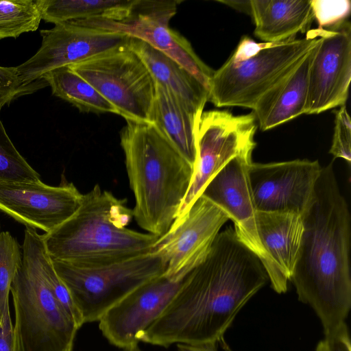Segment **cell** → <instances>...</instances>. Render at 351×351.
Masks as SVG:
<instances>
[{"label":"cell","instance_id":"cell-1","mask_svg":"<svg viewBox=\"0 0 351 351\" xmlns=\"http://www.w3.org/2000/svg\"><path fill=\"white\" fill-rule=\"evenodd\" d=\"M267 280L258 256L228 228L218 233L204 260L184 277L138 341L164 347L216 343Z\"/></svg>","mask_w":351,"mask_h":351},{"label":"cell","instance_id":"cell-2","mask_svg":"<svg viewBox=\"0 0 351 351\" xmlns=\"http://www.w3.org/2000/svg\"><path fill=\"white\" fill-rule=\"evenodd\" d=\"M290 281L317 314L324 334L345 324L351 306L350 214L333 169L322 167Z\"/></svg>","mask_w":351,"mask_h":351},{"label":"cell","instance_id":"cell-3","mask_svg":"<svg viewBox=\"0 0 351 351\" xmlns=\"http://www.w3.org/2000/svg\"><path fill=\"white\" fill-rule=\"evenodd\" d=\"M125 121L120 143L135 199L133 217L159 237L175 221L194 167L153 123Z\"/></svg>","mask_w":351,"mask_h":351},{"label":"cell","instance_id":"cell-4","mask_svg":"<svg viewBox=\"0 0 351 351\" xmlns=\"http://www.w3.org/2000/svg\"><path fill=\"white\" fill-rule=\"evenodd\" d=\"M132 209L98 184L86 194L76 212L42 234L54 261L75 265L104 264L147 254L158 238L130 229Z\"/></svg>","mask_w":351,"mask_h":351},{"label":"cell","instance_id":"cell-5","mask_svg":"<svg viewBox=\"0 0 351 351\" xmlns=\"http://www.w3.org/2000/svg\"><path fill=\"white\" fill-rule=\"evenodd\" d=\"M42 235L27 227L22 262L12 282L16 351H72L79 329L54 298L43 273Z\"/></svg>","mask_w":351,"mask_h":351},{"label":"cell","instance_id":"cell-6","mask_svg":"<svg viewBox=\"0 0 351 351\" xmlns=\"http://www.w3.org/2000/svg\"><path fill=\"white\" fill-rule=\"evenodd\" d=\"M318 41L317 29H313L304 38L276 43L247 60L235 62L228 59L214 71L208 101L216 107L239 106L254 110Z\"/></svg>","mask_w":351,"mask_h":351},{"label":"cell","instance_id":"cell-7","mask_svg":"<svg viewBox=\"0 0 351 351\" xmlns=\"http://www.w3.org/2000/svg\"><path fill=\"white\" fill-rule=\"evenodd\" d=\"M52 262L84 324L99 322L112 306L138 287L162 275L167 268L160 257L149 252L98 265Z\"/></svg>","mask_w":351,"mask_h":351},{"label":"cell","instance_id":"cell-8","mask_svg":"<svg viewBox=\"0 0 351 351\" xmlns=\"http://www.w3.org/2000/svg\"><path fill=\"white\" fill-rule=\"evenodd\" d=\"M69 66L110 103L117 114L125 120L151 122L156 82L128 43Z\"/></svg>","mask_w":351,"mask_h":351},{"label":"cell","instance_id":"cell-9","mask_svg":"<svg viewBox=\"0 0 351 351\" xmlns=\"http://www.w3.org/2000/svg\"><path fill=\"white\" fill-rule=\"evenodd\" d=\"M256 129L254 112L234 115L228 110L203 111L196 132L193 173L176 218L190 208L211 179L232 158L252 154Z\"/></svg>","mask_w":351,"mask_h":351},{"label":"cell","instance_id":"cell-10","mask_svg":"<svg viewBox=\"0 0 351 351\" xmlns=\"http://www.w3.org/2000/svg\"><path fill=\"white\" fill-rule=\"evenodd\" d=\"M180 1L136 0L130 14L121 21H75L88 27L125 34L141 40L176 60L209 91L214 73L195 53L191 43L169 28Z\"/></svg>","mask_w":351,"mask_h":351},{"label":"cell","instance_id":"cell-11","mask_svg":"<svg viewBox=\"0 0 351 351\" xmlns=\"http://www.w3.org/2000/svg\"><path fill=\"white\" fill-rule=\"evenodd\" d=\"M252 154L232 158L208 183L203 195L221 208L234 223L238 239L261 261L272 289L278 293L287 290L274 262L265 249L259 234L257 210L251 191L248 167Z\"/></svg>","mask_w":351,"mask_h":351},{"label":"cell","instance_id":"cell-12","mask_svg":"<svg viewBox=\"0 0 351 351\" xmlns=\"http://www.w3.org/2000/svg\"><path fill=\"white\" fill-rule=\"evenodd\" d=\"M228 219L221 208L201 195L182 216L175 219L165 234L157 239L149 252L166 264V277L181 281L204 260Z\"/></svg>","mask_w":351,"mask_h":351},{"label":"cell","instance_id":"cell-13","mask_svg":"<svg viewBox=\"0 0 351 351\" xmlns=\"http://www.w3.org/2000/svg\"><path fill=\"white\" fill-rule=\"evenodd\" d=\"M40 33L43 40L38 51L16 66L24 84L42 80L45 73L56 68L125 45L130 39L125 34L88 27L76 21L57 24Z\"/></svg>","mask_w":351,"mask_h":351},{"label":"cell","instance_id":"cell-14","mask_svg":"<svg viewBox=\"0 0 351 351\" xmlns=\"http://www.w3.org/2000/svg\"><path fill=\"white\" fill-rule=\"evenodd\" d=\"M322 167L318 160L256 163L248 167L256 210L303 215L311 207Z\"/></svg>","mask_w":351,"mask_h":351},{"label":"cell","instance_id":"cell-15","mask_svg":"<svg viewBox=\"0 0 351 351\" xmlns=\"http://www.w3.org/2000/svg\"><path fill=\"white\" fill-rule=\"evenodd\" d=\"M316 29L319 40L310 65L304 114L345 105L351 80L350 23Z\"/></svg>","mask_w":351,"mask_h":351},{"label":"cell","instance_id":"cell-16","mask_svg":"<svg viewBox=\"0 0 351 351\" xmlns=\"http://www.w3.org/2000/svg\"><path fill=\"white\" fill-rule=\"evenodd\" d=\"M83 198L72 182L59 186L0 182V210L34 229L49 232L71 217Z\"/></svg>","mask_w":351,"mask_h":351},{"label":"cell","instance_id":"cell-17","mask_svg":"<svg viewBox=\"0 0 351 351\" xmlns=\"http://www.w3.org/2000/svg\"><path fill=\"white\" fill-rule=\"evenodd\" d=\"M182 280L173 281L163 274L134 289L99 320L104 337L120 348L137 346L138 336L162 313Z\"/></svg>","mask_w":351,"mask_h":351},{"label":"cell","instance_id":"cell-18","mask_svg":"<svg viewBox=\"0 0 351 351\" xmlns=\"http://www.w3.org/2000/svg\"><path fill=\"white\" fill-rule=\"evenodd\" d=\"M317 43L291 74L265 96L253 110L261 130L276 128L304 114L309 69Z\"/></svg>","mask_w":351,"mask_h":351},{"label":"cell","instance_id":"cell-19","mask_svg":"<svg viewBox=\"0 0 351 351\" xmlns=\"http://www.w3.org/2000/svg\"><path fill=\"white\" fill-rule=\"evenodd\" d=\"M128 46L143 61L155 82L171 90L195 114L208 101L206 88L176 60L147 43L130 37Z\"/></svg>","mask_w":351,"mask_h":351},{"label":"cell","instance_id":"cell-20","mask_svg":"<svg viewBox=\"0 0 351 351\" xmlns=\"http://www.w3.org/2000/svg\"><path fill=\"white\" fill-rule=\"evenodd\" d=\"M256 37L281 43L307 32L314 16L310 0H251Z\"/></svg>","mask_w":351,"mask_h":351},{"label":"cell","instance_id":"cell-21","mask_svg":"<svg viewBox=\"0 0 351 351\" xmlns=\"http://www.w3.org/2000/svg\"><path fill=\"white\" fill-rule=\"evenodd\" d=\"M263 245L288 284L302 242L303 217L293 213L257 211Z\"/></svg>","mask_w":351,"mask_h":351},{"label":"cell","instance_id":"cell-22","mask_svg":"<svg viewBox=\"0 0 351 351\" xmlns=\"http://www.w3.org/2000/svg\"><path fill=\"white\" fill-rule=\"evenodd\" d=\"M200 117L171 90L156 83L151 122L193 167L197 159L196 132Z\"/></svg>","mask_w":351,"mask_h":351},{"label":"cell","instance_id":"cell-23","mask_svg":"<svg viewBox=\"0 0 351 351\" xmlns=\"http://www.w3.org/2000/svg\"><path fill=\"white\" fill-rule=\"evenodd\" d=\"M136 0H36L41 19L55 25L74 21H121L131 13Z\"/></svg>","mask_w":351,"mask_h":351},{"label":"cell","instance_id":"cell-24","mask_svg":"<svg viewBox=\"0 0 351 351\" xmlns=\"http://www.w3.org/2000/svg\"><path fill=\"white\" fill-rule=\"evenodd\" d=\"M43 78L51 88L53 95L68 101L80 111L117 114L111 104L69 66L51 70Z\"/></svg>","mask_w":351,"mask_h":351},{"label":"cell","instance_id":"cell-25","mask_svg":"<svg viewBox=\"0 0 351 351\" xmlns=\"http://www.w3.org/2000/svg\"><path fill=\"white\" fill-rule=\"evenodd\" d=\"M41 20L36 0H0V40L34 32Z\"/></svg>","mask_w":351,"mask_h":351},{"label":"cell","instance_id":"cell-26","mask_svg":"<svg viewBox=\"0 0 351 351\" xmlns=\"http://www.w3.org/2000/svg\"><path fill=\"white\" fill-rule=\"evenodd\" d=\"M22 262V250L8 232H0V319L1 327L13 326L10 314L11 285Z\"/></svg>","mask_w":351,"mask_h":351},{"label":"cell","instance_id":"cell-27","mask_svg":"<svg viewBox=\"0 0 351 351\" xmlns=\"http://www.w3.org/2000/svg\"><path fill=\"white\" fill-rule=\"evenodd\" d=\"M40 175L18 152L0 120V182H34Z\"/></svg>","mask_w":351,"mask_h":351},{"label":"cell","instance_id":"cell-28","mask_svg":"<svg viewBox=\"0 0 351 351\" xmlns=\"http://www.w3.org/2000/svg\"><path fill=\"white\" fill-rule=\"evenodd\" d=\"M40 261L43 275L54 298L67 315L80 328L84 324L82 316L77 309L69 290L57 274L45 245L40 251Z\"/></svg>","mask_w":351,"mask_h":351},{"label":"cell","instance_id":"cell-29","mask_svg":"<svg viewBox=\"0 0 351 351\" xmlns=\"http://www.w3.org/2000/svg\"><path fill=\"white\" fill-rule=\"evenodd\" d=\"M47 85L44 79L27 84H24L17 73L16 66H0V110L3 106L9 105L15 98L32 93Z\"/></svg>","mask_w":351,"mask_h":351},{"label":"cell","instance_id":"cell-30","mask_svg":"<svg viewBox=\"0 0 351 351\" xmlns=\"http://www.w3.org/2000/svg\"><path fill=\"white\" fill-rule=\"evenodd\" d=\"M310 2L319 28L335 26L346 21L350 14L349 0H310Z\"/></svg>","mask_w":351,"mask_h":351},{"label":"cell","instance_id":"cell-31","mask_svg":"<svg viewBox=\"0 0 351 351\" xmlns=\"http://www.w3.org/2000/svg\"><path fill=\"white\" fill-rule=\"evenodd\" d=\"M329 153L350 165L351 121L346 104L335 111L334 134Z\"/></svg>","mask_w":351,"mask_h":351},{"label":"cell","instance_id":"cell-32","mask_svg":"<svg viewBox=\"0 0 351 351\" xmlns=\"http://www.w3.org/2000/svg\"><path fill=\"white\" fill-rule=\"evenodd\" d=\"M315 351H351L350 339L346 323L325 334L324 339L318 343Z\"/></svg>","mask_w":351,"mask_h":351},{"label":"cell","instance_id":"cell-33","mask_svg":"<svg viewBox=\"0 0 351 351\" xmlns=\"http://www.w3.org/2000/svg\"><path fill=\"white\" fill-rule=\"evenodd\" d=\"M276 43H256L248 36H244L239 42L237 49L229 58L232 61L239 62L247 60L263 49L272 46Z\"/></svg>","mask_w":351,"mask_h":351},{"label":"cell","instance_id":"cell-34","mask_svg":"<svg viewBox=\"0 0 351 351\" xmlns=\"http://www.w3.org/2000/svg\"><path fill=\"white\" fill-rule=\"evenodd\" d=\"M0 351H16L13 326L1 328Z\"/></svg>","mask_w":351,"mask_h":351},{"label":"cell","instance_id":"cell-35","mask_svg":"<svg viewBox=\"0 0 351 351\" xmlns=\"http://www.w3.org/2000/svg\"><path fill=\"white\" fill-rule=\"evenodd\" d=\"M176 351H217L216 343L203 344L177 343Z\"/></svg>","mask_w":351,"mask_h":351},{"label":"cell","instance_id":"cell-36","mask_svg":"<svg viewBox=\"0 0 351 351\" xmlns=\"http://www.w3.org/2000/svg\"><path fill=\"white\" fill-rule=\"evenodd\" d=\"M237 10L244 12L251 16L252 7L250 1H217Z\"/></svg>","mask_w":351,"mask_h":351},{"label":"cell","instance_id":"cell-37","mask_svg":"<svg viewBox=\"0 0 351 351\" xmlns=\"http://www.w3.org/2000/svg\"><path fill=\"white\" fill-rule=\"evenodd\" d=\"M123 351H141L138 346H133V347H131V348H126V349H124Z\"/></svg>","mask_w":351,"mask_h":351},{"label":"cell","instance_id":"cell-38","mask_svg":"<svg viewBox=\"0 0 351 351\" xmlns=\"http://www.w3.org/2000/svg\"><path fill=\"white\" fill-rule=\"evenodd\" d=\"M0 229H1V226H0Z\"/></svg>","mask_w":351,"mask_h":351}]
</instances>
